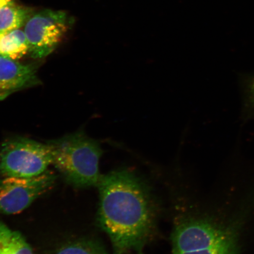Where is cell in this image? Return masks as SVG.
<instances>
[{
  "mask_svg": "<svg viewBox=\"0 0 254 254\" xmlns=\"http://www.w3.org/2000/svg\"><path fill=\"white\" fill-rule=\"evenodd\" d=\"M97 188L98 221L114 254L140 251L155 227L154 205L145 184L131 171L119 170L103 175Z\"/></svg>",
  "mask_w": 254,
  "mask_h": 254,
  "instance_id": "6da1fadb",
  "label": "cell"
},
{
  "mask_svg": "<svg viewBox=\"0 0 254 254\" xmlns=\"http://www.w3.org/2000/svg\"><path fill=\"white\" fill-rule=\"evenodd\" d=\"M47 144L53 166L66 183L78 189L97 187L103 176L99 164L103 151L99 142L77 132Z\"/></svg>",
  "mask_w": 254,
  "mask_h": 254,
  "instance_id": "7a4b0ae2",
  "label": "cell"
},
{
  "mask_svg": "<svg viewBox=\"0 0 254 254\" xmlns=\"http://www.w3.org/2000/svg\"><path fill=\"white\" fill-rule=\"evenodd\" d=\"M173 254H237L231 231L201 219L177 225L172 234Z\"/></svg>",
  "mask_w": 254,
  "mask_h": 254,
  "instance_id": "3957f363",
  "label": "cell"
},
{
  "mask_svg": "<svg viewBox=\"0 0 254 254\" xmlns=\"http://www.w3.org/2000/svg\"><path fill=\"white\" fill-rule=\"evenodd\" d=\"M52 165L47 144L15 137L0 146V175L2 177H32L45 173Z\"/></svg>",
  "mask_w": 254,
  "mask_h": 254,
  "instance_id": "277c9868",
  "label": "cell"
},
{
  "mask_svg": "<svg viewBox=\"0 0 254 254\" xmlns=\"http://www.w3.org/2000/svg\"><path fill=\"white\" fill-rule=\"evenodd\" d=\"M71 19L64 11L46 9L35 13L24 25L32 58L43 59L55 51L71 28Z\"/></svg>",
  "mask_w": 254,
  "mask_h": 254,
  "instance_id": "5b68a950",
  "label": "cell"
},
{
  "mask_svg": "<svg viewBox=\"0 0 254 254\" xmlns=\"http://www.w3.org/2000/svg\"><path fill=\"white\" fill-rule=\"evenodd\" d=\"M56 179V175L49 170L32 177H3L0 179V212L20 213L52 189Z\"/></svg>",
  "mask_w": 254,
  "mask_h": 254,
  "instance_id": "8992f818",
  "label": "cell"
},
{
  "mask_svg": "<svg viewBox=\"0 0 254 254\" xmlns=\"http://www.w3.org/2000/svg\"><path fill=\"white\" fill-rule=\"evenodd\" d=\"M36 68L0 57V100L15 92L39 84Z\"/></svg>",
  "mask_w": 254,
  "mask_h": 254,
  "instance_id": "52a82bcc",
  "label": "cell"
},
{
  "mask_svg": "<svg viewBox=\"0 0 254 254\" xmlns=\"http://www.w3.org/2000/svg\"><path fill=\"white\" fill-rule=\"evenodd\" d=\"M28 53L29 45L24 30L0 31V57L17 61Z\"/></svg>",
  "mask_w": 254,
  "mask_h": 254,
  "instance_id": "ba28073f",
  "label": "cell"
},
{
  "mask_svg": "<svg viewBox=\"0 0 254 254\" xmlns=\"http://www.w3.org/2000/svg\"><path fill=\"white\" fill-rule=\"evenodd\" d=\"M36 12L34 8L14 3L0 8V31L18 29Z\"/></svg>",
  "mask_w": 254,
  "mask_h": 254,
  "instance_id": "9c48e42d",
  "label": "cell"
},
{
  "mask_svg": "<svg viewBox=\"0 0 254 254\" xmlns=\"http://www.w3.org/2000/svg\"><path fill=\"white\" fill-rule=\"evenodd\" d=\"M0 254H34L23 235L0 221Z\"/></svg>",
  "mask_w": 254,
  "mask_h": 254,
  "instance_id": "30bf717a",
  "label": "cell"
},
{
  "mask_svg": "<svg viewBox=\"0 0 254 254\" xmlns=\"http://www.w3.org/2000/svg\"><path fill=\"white\" fill-rule=\"evenodd\" d=\"M53 254H107L99 244L91 240L71 241L60 247Z\"/></svg>",
  "mask_w": 254,
  "mask_h": 254,
  "instance_id": "8fae6325",
  "label": "cell"
},
{
  "mask_svg": "<svg viewBox=\"0 0 254 254\" xmlns=\"http://www.w3.org/2000/svg\"><path fill=\"white\" fill-rule=\"evenodd\" d=\"M16 3V0H0V8Z\"/></svg>",
  "mask_w": 254,
  "mask_h": 254,
  "instance_id": "7c38bea8",
  "label": "cell"
}]
</instances>
